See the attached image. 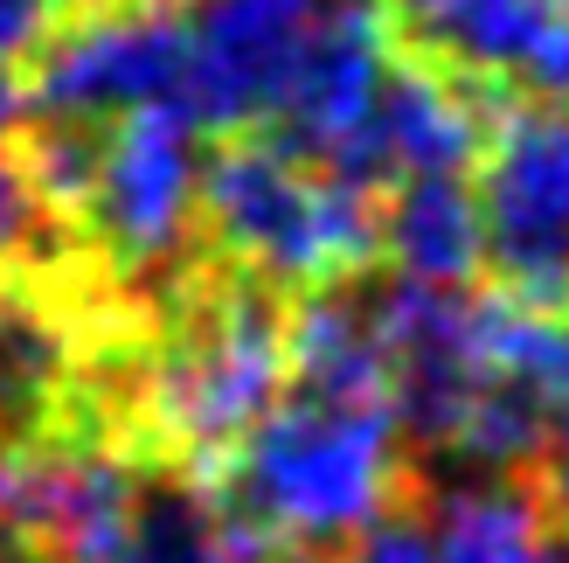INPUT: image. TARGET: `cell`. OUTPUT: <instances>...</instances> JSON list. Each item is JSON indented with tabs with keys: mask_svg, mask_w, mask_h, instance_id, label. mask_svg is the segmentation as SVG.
<instances>
[{
	"mask_svg": "<svg viewBox=\"0 0 569 563\" xmlns=\"http://www.w3.org/2000/svg\"><path fill=\"white\" fill-rule=\"evenodd\" d=\"M209 487L222 515L264 556L278 550L327 556L417 494L403 453H396V417L382 404H312V397H292L284 411L271 404L237 438V453L209 473Z\"/></svg>",
	"mask_w": 569,
	"mask_h": 563,
	"instance_id": "6da1fadb",
	"label": "cell"
},
{
	"mask_svg": "<svg viewBox=\"0 0 569 563\" xmlns=\"http://www.w3.org/2000/svg\"><path fill=\"white\" fill-rule=\"evenodd\" d=\"M194 230L202 258L306 299L348 278H376L382 195L299 160L271 132H222L194 181Z\"/></svg>",
	"mask_w": 569,
	"mask_h": 563,
	"instance_id": "7a4b0ae2",
	"label": "cell"
},
{
	"mask_svg": "<svg viewBox=\"0 0 569 563\" xmlns=\"http://www.w3.org/2000/svg\"><path fill=\"white\" fill-rule=\"evenodd\" d=\"M194 139L202 132L174 105H139L104 119L83 188L63 216L83 271L132 314L202 258V230H194L202 154H194Z\"/></svg>",
	"mask_w": 569,
	"mask_h": 563,
	"instance_id": "3957f363",
	"label": "cell"
},
{
	"mask_svg": "<svg viewBox=\"0 0 569 563\" xmlns=\"http://www.w3.org/2000/svg\"><path fill=\"white\" fill-rule=\"evenodd\" d=\"M487 293L569 320V111L507 105L472 160Z\"/></svg>",
	"mask_w": 569,
	"mask_h": 563,
	"instance_id": "277c9868",
	"label": "cell"
},
{
	"mask_svg": "<svg viewBox=\"0 0 569 563\" xmlns=\"http://www.w3.org/2000/svg\"><path fill=\"white\" fill-rule=\"evenodd\" d=\"M14 98L36 119L104 126L139 105L181 98V14L174 0H91L49 28L14 70Z\"/></svg>",
	"mask_w": 569,
	"mask_h": 563,
	"instance_id": "5b68a950",
	"label": "cell"
},
{
	"mask_svg": "<svg viewBox=\"0 0 569 563\" xmlns=\"http://www.w3.org/2000/svg\"><path fill=\"white\" fill-rule=\"evenodd\" d=\"M181 98L194 132H264L320 0H174Z\"/></svg>",
	"mask_w": 569,
	"mask_h": 563,
	"instance_id": "8992f818",
	"label": "cell"
},
{
	"mask_svg": "<svg viewBox=\"0 0 569 563\" xmlns=\"http://www.w3.org/2000/svg\"><path fill=\"white\" fill-rule=\"evenodd\" d=\"M389 28L500 98L569 105V0H396Z\"/></svg>",
	"mask_w": 569,
	"mask_h": 563,
	"instance_id": "52a82bcc",
	"label": "cell"
},
{
	"mask_svg": "<svg viewBox=\"0 0 569 563\" xmlns=\"http://www.w3.org/2000/svg\"><path fill=\"white\" fill-rule=\"evenodd\" d=\"M389 56H396L389 0H320L264 132L312 167H340V154L355 147V132L376 111Z\"/></svg>",
	"mask_w": 569,
	"mask_h": 563,
	"instance_id": "ba28073f",
	"label": "cell"
},
{
	"mask_svg": "<svg viewBox=\"0 0 569 563\" xmlns=\"http://www.w3.org/2000/svg\"><path fill=\"white\" fill-rule=\"evenodd\" d=\"M104 563H271V556L222 515V501L202 473L132 460L119 543H111Z\"/></svg>",
	"mask_w": 569,
	"mask_h": 563,
	"instance_id": "9c48e42d",
	"label": "cell"
},
{
	"mask_svg": "<svg viewBox=\"0 0 569 563\" xmlns=\"http://www.w3.org/2000/svg\"><path fill=\"white\" fill-rule=\"evenodd\" d=\"M382 258L403 278L472 286L479 278V195L466 175H403L382 188Z\"/></svg>",
	"mask_w": 569,
	"mask_h": 563,
	"instance_id": "30bf717a",
	"label": "cell"
},
{
	"mask_svg": "<svg viewBox=\"0 0 569 563\" xmlns=\"http://www.w3.org/2000/svg\"><path fill=\"white\" fill-rule=\"evenodd\" d=\"M521 481H528V494H535V508H542V522L569 529V404H562V417L549 425L542 453H535V466L521 473Z\"/></svg>",
	"mask_w": 569,
	"mask_h": 563,
	"instance_id": "8fae6325",
	"label": "cell"
},
{
	"mask_svg": "<svg viewBox=\"0 0 569 563\" xmlns=\"http://www.w3.org/2000/svg\"><path fill=\"white\" fill-rule=\"evenodd\" d=\"M56 0H0V70H21L49 42Z\"/></svg>",
	"mask_w": 569,
	"mask_h": 563,
	"instance_id": "7c38bea8",
	"label": "cell"
},
{
	"mask_svg": "<svg viewBox=\"0 0 569 563\" xmlns=\"http://www.w3.org/2000/svg\"><path fill=\"white\" fill-rule=\"evenodd\" d=\"M77 8H91V0H56V21H63V14H77Z\"/></svg>",
	"mask_w": 569,
	"mask_h": 563,
	"instance_id": "4fadbf2b",
	"label": "cell"
}]
</instances>
